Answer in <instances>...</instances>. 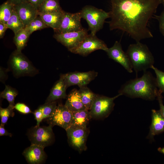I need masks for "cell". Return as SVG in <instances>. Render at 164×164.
<instances>
[{"instance_id":"37","label":"cell","mask_w":164,"mask_h":164,"mask_svg":"<svg viewBox=\"0 0 164 164\" xmlns=\"http://www.w3.org/2000/svg\"><path fill=\"white\" fill-rule=\"evenodd\" d=\"M44 0H27L34 6L38 10L39 6Z\"/></svg>"},{"instance_id":"21","label":"cell","mask_w":164,"mask_h":164,"mask_svg":"<svg viewBox=\"0 0 164 164\" xmlns=\"http://www.w3.org/2000/svg\"><path fill=\"white\" fill-rule=\"evenodd\" d=\"M73 120L71 125L87 127L92 119L89 110L86 109L72 112Z\"/></svg>"},{"instance_id":"39","label":"cell","mask_w":164,"mask_h":164,"mask_svg":"<svg viewBox=\"0 0 164 164\" xmlns=\"http://www.w3.org/2000/svg\"><path fill=\"white\" fill-rule=\"evenodd\" d=\"M14 5L20 4L22 2L27 1V0H8Z\"/></svg>"},{"instance_id":"5","label":"cell","mask_w":164,"mask_h":164,"mask_svg":"<svg viewBox=\"0 0 164 164\" xmlns=\"http://www.w3.org/2000/svg\"><path fill=\"white\" fill-rule=\"evenodd\" d=\"M9 64L14 74L17 77L32 76L38 73L30 61L21 53L15 50L11 54Z\"/></svg>"},{"instance_id":"28","label":"cell","mask_w":164,"mask_h":164,"mask_svg":"<svg viewBox=\"0 0 164 164\" xmlns=\"http://www.w3.org/2000/svg\"><path fill=\"white\" fill-rule=\"evenodd\" d=\"M48 27L46 24L41 17L38 15L25 28L31 34L36 30Z\"/></svg>"},{"instance_id":"15","label":"cell","mask_w":164,"mask_h":164,"mask_svg":"<svg viewBox=\"0 0 164 164\" xmlns=\"http://www.w3.org/2000/svg\"><path fill=\"white\" fill-rule=\"evenodd\" d=\"M14 9L25 28L39 15L37 9L28 1L14 5Z\"/></svg>"},{"instance_id":"32","label":"cell","mask_w":164,"mask_h":164,"mask_svg":"<svg viewBox=\"0 0 164 164\" xmlns=\"http://www.w3.org/2000/svg\"><path fill=\"white\" fill-rule=\"evenodd\" d=\"M14 108L20 112L24 114L32 113L30 108L25 104L18 103L15 104Z\"/></svg>"},{"instance_id":"9","label":"cell","mask_w":164,"mask_h":164,"mask_svg":"<svg viewBox=\"0 0 164 164\" xmlns=\"http://www.w3.org/2000/svg\"><path fill=\"white\" fill-rule=\"evenodd\" d=\"M108 48L102 40L96 36L88 34L77 47L70 50L73 53L85 56L97 50L106 51Z\"/></svg>"},{"instance_id":"14","label":"cell","mask_w":164,"mask_h":164,"mask_svg":"<svg viewBox=\"0 0 164 164\" xmlns=\"http://www.w3.org/2000/svg\"><path fill=\"white\" fill-rule=\"evenodd\" d=\"M109 57L122 65L130 73L133 72L132 67L129 57L122 50L121 43L116 41L114 45L105 51Z\"/></svg>"},{"instance_id":"12","label":"cell","mask_w":164,"mask_h":164,"mask_svg":"<svg viewBox=\"0 0 164 164\" xmlns=\"http://www.w3.org/2000/svg\"><path fill=\"white\" fill-rule=\"evenodd\" d=\"M64 81L67 87L77 85L79 87L86 86L97 76L94 71L86 72H75L63 74Z\"/></svg>"},{"instance_id":"2","label":"cell","mask_w":164,"mask_h":164,"mask_svg":"<svg viewBox=\"0 0 164 164\" xmlns=\"http://www.w3.org/2000/svg\"><path fill=\"white\" fill-rule=\"evenodd\" d=\"M158 89L156 78L151 72L144 71L142 76L126 82L121 87L118 93L132 98H140L152 101L157 97Z\"/></svg>"},{"instance_id":"27","label":"cell","mask_w":164,"mask_h":164,"mask_svg":"<svg viewBox=\"0 0 164 164\" xmlns=\"http://www.w3.org/2000/svg\"><path fill=\"white\" fill-rule=\"evenodd\" d=\"M18 94L16 89L9 85H5V89L0 93V97L6 99L8 101L9 105L14 107L15 98Z\"/></svg>"},{"instance_id":"18","label":"cell","mask_w":164,"mask_h":164,"mask_svg":"<svg viewBox=\"0 0 164 164\" xmlns=\"http://www.w3.org/2000/svg\"><path fill=\"white\" fill-rule=\"evenodd\" d=\"M67 87L64 81L63 74L60 75L59 79L52 88L45 103L55 101L57 100L67 98L66 93Z\"/></svg>"},{"instance_id":"41","label":"cell","mask_w":164,"mask_h":164,"mask_svg":"<svg viewBox=\"0 0 164 164\" xmlns=\"http://www.w3.org/2000/svg\"><path fill=\"white\" fill-rule=\"evenodd\" d=\"M158 150L160 152L164 155V147L162 148L159 147L158 149Z\"/></svg>"},{"instance_id":"35","label":"cell","mask_w":164,"mask_h":164,"mask_svg":"<svg viewBox=\"0 0 164 164\" xmlns=\"http://www.w3.org/2000/svg\"><path fill=\"white\" fill-rule=\"evenodd\" d=\"M157 98L159 105V110L162 115L164 118V105L163 103V97L162 95V93L159 90Z\"/></svg>"},{"instance_id":"7","label":"cell","mask_w":164,"mask_h":164,"mask_svg":"<svg viewBox=\"0 0 164 164\" xmlns=\"http://www.w3.org/2000/svg\"><path fill=\"white\" fill-rule=\"evenodd\" d=\"M69 145L79 153L86 150V142L89 133L87 127L71 125L66 130Z\"/></svg>"},{"instance_id":"23","label":"cell","mask_w":164,"mask_h":164,"mask_svg":"<svg viewBox=\"0 0 164 164\" xmlns=\"http://www.w3.org/2000/svg\"><path fill=\"white\" fill-rule=\"evenodd\" d=\"M30 35L25 28L21 29L15 34L14 41L16 47V50L21 52L25 46Z\"/></svg>"},{"instance_id":"24","label":"cell","mask_w":164,"mask_h":164,"mask_svg":"<svg viewBox=\"0 0 164 164\" xmlns=\"http://www.w3.org/2000/svg\"><path fill=\"white\" fill-rule=\"evenodd\" d=\"M39 13H46L62 10L58 0H44L38 9Z\"/></svg>"},{"instance_id":"10","label":"cell","mask_w":164,"mask_h":164,"mask_svg":"<svg viewBox=\"0 0 164 164\" xmlns=\"http://www.w3.org/2000/svg\"><path fill=\"white\" fill-rule=\"evenodd\" d=\"M73 113L65 106L61 104L57 106L52 114L46 119L53 126L58 125L66 130L72 125Z\"/></svg>"},{"instance_id":"16","label":"cell","mask_w":164,"mask_h":164,"mask_svg":"<svg viewBox=\"0 0 164 164\" xmlns=\"http://www.w3.org/2000/svg\"><path fill=\"white\" fill-rule=\"evenodd\" d=\"M44 148L39 145L31 144L24 150L23 154L29 163L40 164L44 161L46 158Z\"/></svg>"},{"instance_id":"40","label":"cell","mask_w":164,"mask_h":164,"mask_svg":"<svg viewBox=\"0 0 164 164\" xmlns=\"http://www.w3.org/2000/svg\"><path fill=\"white\" fill-rule=\"evenodd\" d=\"M5 72H3V70L1 68H0V80H1L2 82L4 81L5 79L6 78L5 77Z\"/></svg>"},{"instance_id":"11","label":"cell","mask_w":164,"mask_h":164,"mask_svg":"<svg viewBox=\"0 0 164 164\" xmlns=\"http://www.w3.org/2000/svg\"><path fill=\"white\" fill-rule=\"evenodd\" d=\"M88 35L87 30L83 29L63 33H55L53 37L69 51L77 47Z\"/></svg>"},{"instance_id":"3","label":"cell","mask_w":164,"mask_h":164,"mask_svg":"<svg viewBox=\"0 0 164 164\" xmlns=\"http://www.w3.org/2000/svg\"><path fill=\"white\" fill-rule=\"evenodd\" d=\"M126 53L136 73V77L138 72L151 68L154 63L153 56L147 46L140 42L130 44Z\"/></svg>"},{"instance_id":"38","label":"cell","mask_w":164,"mask_h":164,"mask_svg":"<svg viewBox=\"0 0 164 164\" xmlns=\"http://www.w3.org/2000/svg\"><path fill=\"white\" fill-rule=\"evenodd\" d=\"M8 29L6 24L0 22V38L4 36L5 32Z\"/></svg>"},{"instance_id":"34","label":"cell","mask_w":164,"mask_h":164,"mask_svg":"<svg viewBox=\"0 0 164 164\" xmlns=\"http://www.w3.org/2000/svg\"><path fill=\"white\" fill-rule=\"evenodd\" d=\"M159 23V29L162 34L164 36V8L160 15L157 16Z\"/></svg>"},{"instance_id":"4","label":"cell","mask_w":164,"mask_h":164,"mask_svg":"<svg viewBox=\"0 0 164 164\" xmlns=\"http://www.w3.org/2000/svg\"><path fill=\"white\" fill-rule=\"evenodd\" d=\"M80 12L81 18L88 24L90 34L93 36L103 28L105 20L110 17L109 12L91 5L84 6Z\"/></svg>"},{"instance_id":"6","label":"cell","mask_w":164,"mask_h":164,"mask_svg":"<svg viewBox=\"0 0 164 164\" xmlns=\"http://www.w3.org/2000/svg\"><path fill=\"white\" fill-rule=\"evenodd\" d=\"M121 95L118 94L110 97L97 94L89 110L91 118L102 119L108 117L114 109V100Z\"/></svg>"},{"instance_id":"25","label":"cell","mask_w":164,"mask_h":164,"mask_svg":"<svg viewBox=\"0 0 164 164\" xmlns=\"http://www.w3.org/2000/svg\"><path fill=\"white\" fill-rule=\"evenodd\" d=\"M6 25L8 28L11 29L15 34L19 30L25 28L22 21L14 8Z\"/></svg>"},{"instance_id":"22","label":"cell","mask_w":164,"mask_h":164,"mask_svg":"<svg viewBox=\"0 0 164 164\" xmlns=\"http://www.w3.org/2000/svg\"><path fill=\"white\" fill-rule=\"evenodd\" d=\"M78 91L82 103L86 108L89 110L97 94L86 86L80 87Z\"/></svg>"},{"instance_id":"1","label":"cell","mask_w":164,"mask_h":164,"mask_svg":"<svg viewBox=\"0 0 164 164\" xmlns=\"http://www.w3.org/2000/svg\"><path fill=\"white\" fill-rule=\"evenodd\" d=\"M110 29H119L139 42L152 38L148 23L156 12L159 0H110Z\"/></svg>"},{"instance_id":"13","label":"cell","mask_w":164,"mask_h":164,"mask_svg":"<svg viewBox=\"0 0 164 164\" xmlns=\"http://www.w3.org/2000/svg\"><path fill=\"white\" fill-rule=\"evenodd\" d=\"M80 12L71 13L64 12L61 22L55 33H63L80 30L84 28L81 23Z\"/></svg>"},{"instance_id":"8","label":"cell","mask_w":164,"mask_h":164,"mask_svg":"<svg viewBox=\"0 0 164 164\" xmlns=\"http://www.w3.org/2000/svg\"><path fill=\"white\" fill-rule=\"evenodd\" d=\"M53 126H35L29 132L28 136L31 144L37 145L44 148L51 145L54 140L52 130Z\"/></svg>"},{"instance_id":"42","label":"cell","mask_w":164,"mask_h":164,"mask_svg":"<svg viewBox=\"0 0 164 164\" xmlns=\"http://www.w3.org/2000/svg\"><path fill=\"white\" fill-rule=\"evenodd\" d=\"M160 4H162L164 8V0H159Z\"/></svg>"},{"instance_id":"29","label":"cell","mask_w":164,"mask_h":164,"mask_svg":"<svg viewBox=\"0 0 164 164\" xmlns=\"http://www.w3.org/2000/svg\"><path fill=\"white\" fill-rule=\"evenodd\" d=\"M57 106L55 101L45 103L44 104L39 107L38 108L43 114V119L49 118L52 114Z\"/></svg>"},{"instance_id":"20","label":"cell","mask_w":164,"mask_h":164,"mask_svg":"<svg viewBox=\"0 0 164 164\" xmlns=\"http://www.w3.org/2000/svg\"><path fill=\"white\" fill-rule=\"evenodd\" d=\"M63 10L46 13H39L46 24L48 27L56 30L59 27L64 12Z\"/></svg>"},{"instance_id":"26","label":"cell","mask_w":164,"mask_h":164,"mask_svg":"<svg viewBox=\"0 0 164 164\" xmlns=\"http://www.w3.org/2000/svg\"><path fill=\"white\" fill-rule=\"evenodd\" d=\"M14 5L8 0L0 6V22L6 24L14 9Z\"/></svg>"},{"instance_id":"19","label":"cell","mask_w":164,"mask_h":164,"mask_svg":"<svg viewBox=\"0 0 164 164\" xmlns=\"http://www.w3.org/2000/svg\"><path fill=\"white\" fill-rule=\"evenodd\" d=\"M64 105L72 112L87 109L81 101L78 90L76 89L67 95Z\"/></svg>"},{"instance_id":"33","label":"cell","mask_w":164,"mask_h":164,"mask_svg":"<svg viewBox=\"0 0 164 164\" xmlns=\"http://www.w3.org/2000/svg\"><path fill=\"white\" fill-rule=\"evenodd\" d=\"M33 113L37 121L36 126H39L41 122L43 119L42 112L40 109L38 108Z\"/></svg>"},{"instance_id":"31","label":"cell","mask_w":164,"mask_h":164,"mask_svg":"<svg viewBox=\"0 0 164 164\" xmlns=\"http://www.w3.org/2000/svg\"><path fill=\"white\" fill-rule=\"evenodd\" d=\"M151 68L154 71L156 75V81L159 91L164 94V72L159 70L153 65Z\"/></svg>"},{"instance_id":"17","label":"cell","mask_w":164,"mask_h":164,"mask_svg":"<svg viewBox=\"0 0 164 164\" xmlns=\"http://www.w3.org/2000/svg\"><path fill=\"white\" fill-rule=\"evenodd\" d=\"M152 123L148 138L151 139L154 137L164 132V118L159 110H152Z\"/></svg>"},{"instance_id":"36","label":"cell","mask_w":164,"mask_h":164,"mask_svg":"<svg viewBox=\"0 0 164 164\" xmlns=\"http://www.w3.org/2000/svg\"><path fill=\"white\" fill-rule=\"evenodd\" d=\"M0 136H8L11 137V133L9 132L5 128L4 125L1 124L0 125Z\"/></svg>"},{"instance_id":"30","label":"cell","mask_w":164,"mask_h":164,"mask_svg":"<svg viewBox=\"0 0 164 164\" xmlns=\"http://www.w3.org/2000/svg\"><path fill=\"white\" fill-rule=\"evenodd\" d=\"M14 107L9 105L6 108L0 107V116L1 119V124L4 125L6 124L10 117H13L14 115L13 109Z\"/></svg>"}]
</instances>
